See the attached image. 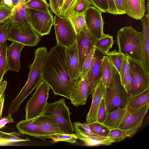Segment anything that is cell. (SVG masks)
<instances>
[{
    "label": "cell",
    "mask_w": 149,
    "mask_h": 149,
    "mask_svg": "<svg viewBox=\"0 0 149 149\" xmlns=\"http://www.w3.org/2000/svg\"><path fill=\"white\" fill-rule=\"evenodd\" d=\"M42 80L49 86L55 95L70 99L72 80L66 63L65 47L56 45L47 53L42 69Z\"/></svg>",
    "instance_id": "1"
},
{
    "label": "cell",
    "mask_w": 149,
    "mask_h": 149,
    "mask_svg": "<svg viewBox=\"0 0 149 149\" xmlns=\"http://www.w3.org/2000/svg\"><path fill=\"white\" fill-rule=\"evenodd\" d=\"M47 53L45 47H40L36 50L34 60L29 65L30 70L27 80L19 94L11 101L8 107V113L13 114L16 112L23 101L42 81V69Z\"/></svg>",
    "instance_id": "2"
},
{
    "label": "cell",
    "mask_w": 149,
    "mask_h": 149,
    "mask_svg": "<svg viewBox=\"0 0 149 149\" xmlns=\"http://www.w3.org/2000/svg\"><path fill=\"white\" fill-rule=\"evenodd\" d=\"M116 38L118 52L142 64L144 48L142 32L131 26L123 27L117 31Z\"/></svg>",
    "instance_id": "3"
},
{
    "label": "cell",
    "mask_w": 149,
    "mask_h": 149,
    "mask_svg": "<svg viewBox=\"0 0 149 149\" xmlns=\"http://www.w3.org/2000/svg\"><path fill=\"white\" fill-rule=\"evenodd\" d=\"M69 109L64 98L51 103H47L42 114L53 118L57 123L61 132L74 133Z\"/></svg>",
    "instance_id": "4"
},
{
    "label": "cell",
    "mask_w": 149,
    "mask_h": 149,
    "mask_svg": "<svg viewBox=\"0 0 149 149\" xmlns=\"http://www.w3.org/2000/svg\"><path fill=\"white\" fill-rule=\"evenodd\" d=\"M50 89L49 86L42 81L26 103L25 108L26 120L36 118L42 114L48 103Z\"/></svg>",
    "instance_id": "5"
},
{
    "label": "cell",
    "mask_w": 149,
    "mask_h": 149,
    "mask_svg": "<svg viewBox=\"0 0 149 149\" xmlns=\"http://www.w3.org/2000/svg\"><path fill=\"white\" fill-rule=\"evenodd\" d=\"M128 96L121 84L118 73L113 83L109 87H105L104 99L107 113L125 108Z\"/></svg>",
    "instance_id": "6"
},
{
    "label": "cell",
    "mask_w": 149,
    "mask_h": 149,
    "mask_svg": "<svg viewBox=\"0 0 149 149\" xmlns=\"http://www.w3.org/2000/svg\"><path fill=\"white\" fill-rule=\"evenodd\" d=\"M41 39L29 24L18 25L10 24L7 40L34 47L37 45Z\"/></svg>",
    "instance_id": "7"
},
{
    "label": "cell",
    "mask_w": 149,
    "mask_h": 149,
    "mask_svg": "<svg viewBox=\"0 0 149 149\" xmlns=\"http://www.w3.org/2000/svg\"><path fill=\"white\" fill-rule=\"evenodd\" d=\"M54 25L57 45L65 48L72 45L76 40L77 34L68 18L55 15Z\"/></svg>",
    "instance_id": "8"
},
{
    "label": "cell",
    "mask_w": 149,
    "mask_h": 149,
    "mask_svg": "<svg viewBox=\"0 0 149 149\" xmlns=\"http://www.w3.org/2000/svg\"><path fill=\"white\" fill-rule=\"evenodd\" d=\"M29 15V24L39 36L49 34L54 25V17L50 12L29 8H26Z\"/></svg>",
    "instance_id": "9"
},
{
    "label": "cell",
    "mask_w": 149,
    "mask_h": 149,
    "mask_svg": "<svg viewBox=\"0 0 149 149\" xmlns=\"http://www.w3.org/2000/svg\"><path fill=\"white\" fill-rule=\"evenodd\" d=\"M130 71L133 77V83L129 96L143 91L149 87V73L142 64L128 58Z\"/></svg>",
    "instance_id": "10"
},
{
    "label": "cell",
    "mask_w": 149,
    "mask_h": 149,
    "mask_svg": "<svg viewBox=\"0 0 149 149\" xmlns=\"http://www.w3.org/2000/svg\"><path fill=\"white\" fill-rule=\"evenodd\" d=\"M149 103L132 113L126 112L124 118L119 128L126 131L128 137L131 138L141 126L143 119L147 113Z\"/></svg>",
    "instance_id": "11"
},
{
    "label": "cell",
    "mask_w": 149,
    "mask_h": 149,
    "mask_svg": "<svg viewBox=\"0 0 149 149\" xmlns=\"http://www.w3.org/2000/svg\"><path fill=\"white\" fill-rule=\"evenodd\" d=\"M88 86L87 72L83 77L80 74L77 78L71 80L70 87V100L73 105L77 107L86 104Z\"/></svg>",
    "instance_id": "12"
},
{
    "label": "cell",
    "mask_w": 149,
    "mask_h": 149,
    "mask_svg": "<svg viewBox=\"0 0 149 149\" xmlns=\"http://www.w3.org/2000/svg\"><path fill=\"white\" fill-rule=\"evenodd\" d=\"M97 40L90 33L85 24L82 30L77 34L76 40L78 51L79 67L80 73L84 61L93 47Z\"/></svg>",
    "instance_id": "13"
},
{
    "label": "cell",
    "mask_w": 149,
    "mask_h": 149,
    "mask_svg": "<svg viewBox=\"0 0 149 149\" xmlns=\"http://www.w3.org/2000/svg\"><path fill=\"white\" fill-rule=\"evenodd\" d=\"M102 13L93 6H91L85 13V24L91 34L97 40L101 38L104 34L103 32L104 23Z\"/></svg>",
    "instance_id": "14"
},
{
    "label": "cell",
    "mask_w": 149,
    "mask_h": 149,
    "mask_svg": "<svg viewBox=\"0 0 149 149\" xmlns=\"http://www.w3.org/2000/svg\"><path fill=\"white\" fill-rule=\"evenodd\" d=\"M105 54L96 49L87 72L88 80V96L91 94L101 78L102 63Z\"/></svg>",
    "instance_id": "15"
},
{
    "label": "cell",
    "mask_w": 149,
    "mask_h": 149,
    "mask_svg": "<svg viewBox=\"0 0 149 149\" xmlns=\"http://www.w3.org/2000/svg\"><path fill=\"white\" fill-rule=\"evenodd\" d=\"M73 125L74 132L78 139L82 141L86 146H109L116 142L115 139L108 136H102L95 134L87 135L76 125L73 124Z\"/></svg>",
    "instance_id": "16"
},
{
    "label": "cell",
    "mask_w": 149,
    "mask_h": 149,
    "mask_svg": "<svg viewBox=\"0 0 149 149\" xmlns=\"http://www.w3.org/2000/svg\"><path fill=\"white\" fill-rule=\"evenodd\" d=\"M66 64L71 80L77 78L80 75L78 51L76 40L70 47L65 48Z\"/></svg>",
    "instance_id": "17"
},
{
    "label": "cell",
    "mask_w": 149,
    "mask_h": 149,
    "mask_svg": "<svg viewBox=\"0 0 149 149\" xmlns=\"http://www.w3.org/2000/svg\"><path fill=\"white\" fill-rule=\"evenodd\" d=\"M105 86L101 78L92 94V101L86 118V123L96 122L97 113L104 98Z\"/></svg>",
    "instance_id": "18"
},
{
    "label": "cell",
    "mask_w": 149,
    "mask_h": 149,
    "mask_svg": "<svg viewBox=\"0 0 149 149\" xmlns=\"http://www.w3.org/2000/svg\"><path fill=\"white\" fill-rule=\"evenodd\" d=\"M16 127L18 131L22 134L33 136L44 141L48 139L37 125L35 118L21 120L17 123Z\"/></svg>",
    "instance_id": "19"
},
{
    "label": "cell",
    "mask_w": 149,
    "mask_h": 149,
    "mask_svg": "<svg viewBox=\"0 0 149 149\" xmlns=\"http://www.w3.org/2000/svg\"><path fill=\"white\" fill-rule=\"evenodd\" d=\"M125 14L133 19L141 20L146 12L145 0H122Z\"/></svg>",
    "instance_id": "20"
},
{
    "label": "cell",
    "mask_w": 149,
    "mask_h": 149,
    "mask_svg": "<svg viewBox=\"0 0 149 149\" xmlns=\"http://www.w3.org/2000/svg\"><path fill=\"white\" fill-rule=\"evenodd\" d=\"M149 103V87L137 94L128 96L125 108L128 113H132Z\"/></svg>",
    "instance_id": "21"
},
{
    "label": "cell",
    "mask_w": 149,
    "mask_h": 149,
    "mask_svg": "<svg viewBox=\"0 0 149 149\" xmlns=\"http://www.w3.org/2000/svg\"><path fill=\"white\" fill-rule=\"evenodd\" d=\"M25 45L22 44L13 42L8 48L7 64L8 70L19 72L21 68L20 57L22 49Z\"/></svg>",
    "instance_id": "22"
},
{
    "label": "cell",
    "mask_w": 149,
    "mask_h": 149,
    "mask_svg": "<svg viewBox=\"0 0 149 149\" xmlns=\"http://www.w3.org/2000/svg\"><path fill=\"white\" fill-rule=\"evenodd\" d=\"M35 121L37 125L48 139L53 134L61 133L57 123L52 118L42 114L35 118Z\"/></svg>",
    "instance_id": "23"
},
{
    "label": "cell",
    "mask_w": 149,
    "mask_h": 149,
    "mask_svg": "<svg viewBox=\"0 0 149 149\" xmlns=\"http://www.w3.org/2000/svg\"><path fill=\"white\" fill-rule=\"evenodd\" d=\"M101 78L105 87H109L115 80L118 72L106 55L103 58L101 66Z\"/></svg>",
    "instance_id": "24"
},
{
    "label": "cell",
    "mask_w": 149,
    "mask_h": 149,
    "mask_svg": "<svg viewBox=\"0 0 149 149\" xmlns=\"http://www.w3.org/2000/svg\"><path fill=\"white\" fill-rule=\"evenodd\" d=\"M141 20L144 48V60L142 65L147 72L149 73V13H146L145 14Z\"/></svg>",
    "instance_id": "25"
},
{
    "label": "cell",
    "mask_w": 149,
    "mask_h": 149,
    "mask_svg": "<svg viewBox=\"0 0 149 149\" xmlns=\"http://www.w3.org/2000/svg\"><path fill=\"white\" fill-rule=\"evenodd\" d=\"M126 112L125 108H121L107 113L103 124L110 130L118 128L122 122Z\"/></svg>",
    "instance_id": "26"
},
{
    "label": "cell",
    "mask_w": 149,
    "mask_h": 149,
    "mask_svg": "<svg viewBox=\"0 0 149 149\" xmlns=\"http://www.w3.org/2000/svg\"><path fill=\"white\" fill-rule=\"evenodd\" d=\"M22 4L14 8L11 17L12 23L20 25L29 24L28 14L26 8L23 7Z\"/></svg>",
    "instance_id": "27"
},
{
    "label": "cell",
    "mask_w": 149,
    "mask_h": 149,
    "mask_svg": "<svg viewBox=\"0 0 149 149\" xmlns=\"http://www.w3.org/2000/svg\"><path fill=\"white\" fill-rule=\"evenodd\" d=\"M22 134L13 131L10 133L2 132L0 130V146H5L15 143L28 141V138L24 139L22 138Z\"/></svg>",
    "instance_id": "28"
},
{
    "label": "cell",
    "mask_w": 149,
    "mask_h": 149,
    "mask_svg": "<svg viewBox=\"0 0 149 149\" xmlns=\"http://www.w3.org/2000/svg\"><path fill=\"white\" fill-rule=\"evenodd\" d=\"M113 43V37L109 34H104L101 38L96 40L93 47L105 54L112 48Z\"/></svg>",
    "instance_id": "29"
},
{
    "label": "cell",
    "mask_w": 149,
    "mask_h": 149,
    "mask_svg": "<svg viewBox=\"0 0 149 149\" xmlns=\"http://www.w3.org/2000/svg\"><path fill=\"white\" fill-rule=\"evenodd\" d=\"M77 34L82 29L85 24V13L74 11L68 17Z\"/></svg>",
    "instance_id": "30"
},
{
    "label": "cell",
    "mask_w": 149,
    "mask_h": 149,
    "mask_svg": "<svg viewBox=\"0 0 149 149\" xmlns=\"http://www.w3.org/2000/svg\"><path fill=\"white\" fill-rule=\"evenodd\" d=\"M8 45L6 40L0 46V83L8 70L7 64Z\"/></svg>",
    "instance_id": "31"
},
{
    "label": "cell",
    "mask_w": 149,
    "mask_h": 149,
    "mask_svg": "<svg viewBox=\"0 0 149 149\" xmlns=\"http://www.w3.org/2000/svg\"><path fill=\"white\" fill-rule=\"evenodd\" d=\"M24 8H29L42 11L50 12L49 6L46 0H27L22 4Z\"/></svg>",
    "instance_id": "32"
},
{
    "label": "cell",
    "mask_w": 149,
    "mask_h": 149,
    "mask_svg": "<svg viewBox=\"0 0 149 149\" xmlns=\"http://www.w3.org/2000/svg\"><path fill=\"white\" fill-rule=\"evenodd\" d=\"M49 139H52L54 143L59 141H65L72 144L78 143V138L75 133H58L51 135Z\"/></svg>",
    "instance_id": "33"
},
{
    "label": "cell",
    "mask_w": 149,
    "mask_h": 149,
    "mask_svg": "<svg viewBox=\"0 0 149 149\" xmlns=\"http://www.w3.org/2000/svg\"><path fill=\"white\" fill-rule=\"evenodd\" d=\"M79 0H64L57 15L68 17L74 11Z\"/></svg>",
    "instance_id": "34"
},
{
    "label": "cell",
    "mask_w": 149,
    "mask_h": 149,
    "mask_svg": "<svg viewBox=\"0 0 149 149\" xmlns=\"http://www.w3.org/2000/svg\"><path fill=\"white\" fill-rule=\"evenodd\" d=\"M106 55L113 66L117 70L119 74L123 60L125 57L122 54L114 50L109 52L105 54Z\"/></svg>",
    "instance_id": "35"
},
{
    "label": "cell",
    "mask_w": 149,
    "mask_h": 149,
    "mask_svg": "<svg viewBox=\"0 0 149 149\" xmlns=\"http://www.w3.org/2000/svg\"><path fill=\"white\" fill-rule=\"evenodd\" d=\"M107 1L109 8L107 13L114 15L125 14L122 0H107Z\"/></svg>",
    "instance_id": "36"
},
{
    "label": "cell",
    "mask_w": 149,
    "mask_h": 149,
    "mask_svg": "<svg viewBox=\"0 0 149 149\" xmlns=\"http://www.w3.org/2000/svg\"><path fill=\"white\" fill-rule=\"evenodd\" d=\"M88 123L91 130L95 134L102 136H108L110 130L103 124L97 122Z\"/></svg>",
    "instance_id": "37"
},
{
    "label": "cell",
    "mask_w": 149,
    "mask_h": 149,
    "mask_svg": "<svg viewBox=\"0 0 149 149\" xmlns=\"http://www.w3.org/2000/svg\"><path fill=\"white\" fill-rule=\"evenodd\" d=\"M12 16L0 22V46L7 40L10 25L11 22Z\"/></svg>",
    "instance_id": "38"
},
{
    "label": "cell",
    "mask_w": 149,
    "mask_h": 149,
    "mask_svg": "<svg viewBox=\"0 0 149 149\" xmlns=\"http://www.w3.org/2000/svg\"><path fill=\"white\" fill-rule=\"evenodd\" d=\"M108 136L115 139V142H120L128 137L127 132L119 128L110 130Z\"/></svg>",
    "instance_id": "39"
},
{
    "label": "cell",
    "mask_w": 149,
    "mask_h": 149,
    "mask_svg": "<svg viewBox=\"0 0 149 149\" xmlns=\"http://www.w3.org/2000/svg\"><path fill=\"white\" fill-rule=\"evenodd\" d=\"M96 49L93 47L86 58L83 64L80 74L84 77L88 71L91 63L93 58Z\"/></svg>",
    "instance_id": "40"
},
{
    "label": "cell",
    "mask_w": 149,
    "mask_h": 149,
    "mask_svg": "<svg viewBox=\"0 0 149 149\" xmlns=\"http://www.w3.org/2000/svg\"><path fill=\"white\" fill-rule=\"evenodd\" d=\"M91 5L98 9L102 13H107L109 8L107 0H89Z\"/></svg>",
    "instance_id": "41"
},
{
    "label": "cell",
    "mask_w": 149,
    "mask_h": 149,
    "mask_svg": "<svg viewBox=\"0 0 149 149\" xmlns=\"http://www.w3.org/2000/svg\"><path fill=\"white\" fill-rule=\"evenodd\" d=\"M121 83L129 96L133 83V77L130 70L125 75Z\"/></svg>",
    "instance_id": "42"
},
{
    "label": "cell",
    "mask_w": 149,
    "mask_h": 149,
    "mask_svg": "<svg viewBox=\"0 0 149 149\" xmlns=\"http://www.w3.org/2000/svg\"><path fill=\"white\" fill-rule=\"evenodd\" d=\"M14 9L10 7L3 5L0 6V22L6 20L13 13Z\"/></svg>",
    "instance_id": "43"
},
{
    "label": "cell",
    "mask_w": 149,
    "mask_h": 149,
    "mask_svg": "<svg viewBox=\"0 0 149 149\" xmlns=\"http://www.w3.org/2000/svg\"><path fill=\"white\" fill-rule=\"evenodd\" d=\"M91 6V3L89 0H79L75 7L74 11L81 13H85Z\"/></svg>",
    "instance_id": "44"
},
{
    "label": "cell",
    "mask_w": 149,
    "mask_h": 149,
    "mask_svg": "<svg viewBox=\"0 0 149 149\" xmlns=\"http://www.w3.org/2000/svg\"><path fill=\"white\" fill-rule=\"evenodd\" d=\"M107 112L104 98L102 99L98 110L96 122L103 124L105 119Z\"/></svg>",
    "instance_id": "45"
},
{
    "label": "cell",
    "mask_w": 149,
    "mask_h": 149,
    "mask_svg": "<svg viewBox=\"0 0 149 149\" xmlns=\"http://www.w3.org/2000/svg\"><path fill=\"white\" fill-rule=\"evenodd\" d=\"M130 70L128 58L125 56L123 61L122 65L119 74L121 82Z\"/></svg>",
    "instance_id": "46"
},
{
    "label": "cell",
    "mask_w": 149,
    "mask_h": 149,
    "mask_svg": "<svg viewBox=\"0 0 149 149\" xmlns=\"http://www.w3.org/2000/svg\"><path fill=\"white\" fill-rule=\"evenodd\" d=\"M27 0H2V5L6 6L13 9L22 4Z\"/></svg>",
    "instance_id": "47"
},
{
    "label": "cell",
    "mask_w": 149,
    "mask_h": 149,
    "mask_svg": "<svg viewBox=\"0 0 149 149\" xmlns=\"http://www.w3.org/2000/svg\"><path fill=\"white\" fill-rule=\"evenodd\" d=\"M14 122V120L12 117V114L10 113H8V115L5 117L0 116V130L5 127L7 124Z\"/></svg>",
    "instance_id": "48"
},
{
    "label": "cell",
    "mask_w": 149,
    "mask_h": 149,
    "mask_svg": "<svg viewBox=\"0 0 149 149\" xmlns=\"http://www.w3.org/2000/svg\"><path fill=\"white\" fill-rule=\"evenodd\" d=\"M59 0H49V5L52 11L57 15Z\"/></svg>",
    "instance_id": "49"
},
{
    "label": "cell",
    "mask_w": 149,
    "mask_h": 149,
    "mask_svg": "<svg viewBox=\"0 0 149 149\" xmlns=\"http://www.w3.org/2000/svg\"><path fill=\"white\" fill-rule=\"evenodd\" d=\"M0 86V98L4 93L5 90L6 88L7 82L6 81H4L1 82Z\"/></svg>",
    "instance_id": "50"
},
{
    "label": "cell",
    "mask_w": 149,
    "mask_h": 149,
    "mask_svg": "<svg viewBox=\"0 0 149 149\" xmlns=\"http://www.w3.org/2000/svg\"><path fill=\"white\" fill-rule=\"evenodd\" d=\"M5 93H4L0 98V116L2 115V111L4 103Z\"/></svg>",
    "instance_id": "51"
},
{
    "label": "cell",
    "mask_w": 149,
    "mask_h": 149,
    "mask_svg": "<svg viewBox=\"0 0 149 149\" xmlns=\"http://www.w3.org/2000/svg\"><path fill=\"white\" fill-rule=\"evenodd\" d=\"M64 0H59L58 13V10L60 9V8H61V6H62V5L63 4V2Z\"/></svg>",
    "instance_id": "52"
},
{
    "label": "cell",
    "mask_w": 149,
    "mask_h": 149,
    "mask_svg": "<svg viewBox=\"0 0 149 149\" xmlns=\"http://www.w3.org/2000/svg\"><path fill=\"white\" fill-rule=\"evenodd\" d=\"M146 12H147V13H149V1L148 0L147 2L146 7Z\"/></svg>",
    "instance_id": "53"
},
{
    "label": "cell",
    "mask_w": 149,
    "mask_h": 149,
    "mask_svg": "<svg viewBox=\"0 0 149 149\" xmlns=\"http://www.w3.org/2000/svg\"><path fill=\"white\" fill-rule=\"evenodd\" d=\"M1 2L2 0H0V6L2 5Z\"/></svg>",
    "instance_id": "54"
},
{
    "label": "cell",
    "mask_w": 149,
    "mask_h": 149,
    "mask_svg": "<svg viewBox=\"0 0 149 149\" xmlns=\"http://www.w3.org/2000/svg\"><path fill=\"white\" fill-rule=\"evenodd\" d=\"M0 85H1V83H0Z\"/></svg>",
    "instance_id": "55"
}]
</instances>
